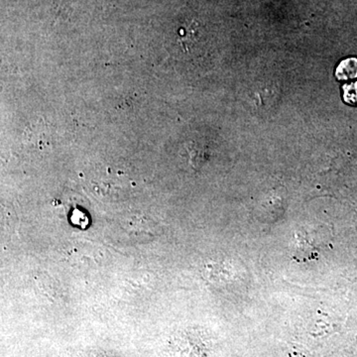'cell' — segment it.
Instances as JSON below:
<instances>
[{
  "instance_id": "cell-1",
  "label": "cell",
  "mask_w": 357,
  "mask_h": 357,
  "mask_svg": "<svg viewBox=\"0 0 357 357\" xmlns=\"http://www.w3.org/2000/svg\"><path fill=\"white\" fill-rule=\"evenodd\" d=\"M335 76L338 79H356L357 77V59L349 58L338 65Z\"/></svg>"
},
{
  "instance_id": "cell-2",
  "label": "cell",
  "mask_w": 357,
  "mask_h": 357,
  "mask_svg": "<svg viewBox=\"0 0 357 357\" xmlns=\"http://www.w3.org/2000/svg\"><path fill=\"white\" fill-rule=\"evenodd\" d=\"M344 100L349 105H357V82L344 86Z\"/></svg>"
}]
</instances>
